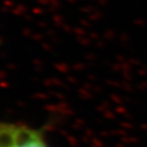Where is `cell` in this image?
I'll return each mask as SVG.
<instances>
[{"mask_svg":"<svg viewBox=\"0 0 147 147\" xmlns=\"http://www.w3.org/2000/svg\"><path fill=\"white\" fill-rule=\"evenodd\" d=\"M0 147H48L39 132L20 124L0 123Z\"/></svg>","mask_w":147,"mask_h":147,"instance_id":"cell-1","label":"cell"}]
</instances>
